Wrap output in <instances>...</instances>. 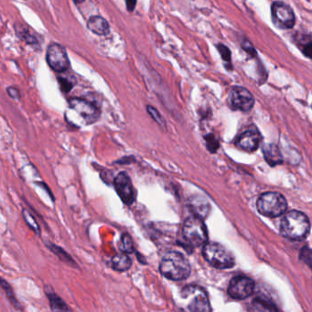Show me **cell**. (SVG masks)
Instances as JSON below:
<instances>
[{"label": "cell", "mask_w": 312, "mask_h": 312, "mask_svg": "<svg viewBox=\"0 0 312 312\" xmlns=\"http://www.w3.org/2000/svg\"><path fill=\"white\" fill-rule=\"evenodd\" d=\"M159 269L166 278L180 281L189 277L191 272L190 265L185 256L178 252H169L162 257Z\"/></svg>", "instance_id": "obj_1"}, {"label": "cell", "mask_w": 312, "mask_h": 312, "mask_svg": "<svg viewBox=\"0 0 312 312\" xmlns=\"http://www.w3.org/2000/svg\"><path fill=\"white\" fill-rule=\"evenodd\" d=\"M310 230L309 220L298 211H291L283 218L280 225L282 236L287 239L300 241L307 237Z\"/></svg>", "instance_id": "obj_2"}, {"label": "cell", "mask_w": 312, "mask_h": 312, "mask_svg": "<svg viewBox=\"0 0 312 312\" xmlns=\"http://www.w3.org/2000/svg\"><path fill=\"white\" fill-rule=\"evenodd\" d=\"M202 256L211 266L218 269L232 268L236 264L230 251L217 243H206L202 249Z\"/></svg>", "instance_id": "obj_3"}, {"label": "cell", "mask_w": 312, "mask_h": 312, "mask_svg": "<svg viewBox=\"0 0 312 312\" xmlns=\"http://www.w3.org/2000/svg\"><path fill=\"white\" fill-rule=\"evenodd\" d=\"M257 210L266 217H279L287 208L286 198L279 192L269 191L266 192L258 198L256 202Z\"/></svg>", "instance_id": "obj_4"}, {"label": "cell", "mask_w": 312, "mask_h": 312, "mask_svg": "<svg viewBox=\"0 0 312 312\" xmlns=\"http://www.w3.org/2000/svg\"><path fill=\"white\" fill-rule=\"evenodd\" d=\"M182 236L188 245L192 247L204 246L208 241V232L202 219L192 216L186 219L182 227Z\"/></svg>", "instance_id": "obj_5"}, {"label": "cell", "mask_w": 312, "mask_h": 312, "mask_svg": "<svg viewBox=\"0 0 312 312\" xmlns=\"http://www.w3.org/2000/svg\"><path fill=\"white\" fill-rule=\"evenodd\" d=\"M181 297L187 300L188 309L190 311L208 312L212 310L207 293L198 286H188L181 292Z\"/></svg>", "instance_id": "obj_6"}, {"label": "cell", "mask_w": 312, "mask_h": 312, "mask_svg": "<svg viewBox=\"0 0 312 312\" xmlns=\"http://www.w3.org/2000/svg\"><path fill=\"white\" fill-rule=\"evenodd\" d=\"M46 61L49 66L56 72H64L70 68V61L65 48L59 43H51L46 52Z\"/></svg>", "instance_id": "obj_7"}, {"label": "cell", "mask_w": 312, "mask_h": 312, "mask_svg": "<svg viewBox=\"0 0 312 312\" xmlns=\"http://www.w3.org/2000/svg\"><path fill=\"white\" fill-rule=\"evenodd\" d=\"M272 21L278 29L290 30L295 22L296 18L291 8L283 2H276L272 5Z\"/></svg>", "instance_id": "obj_8"}, {"label": "cell", "mask_w": 312, "mask_h": 312, "mask_svg": "<svg viewBox=\"0 0 312 312\" xmlns=\"http://www.w3.org/2000/svg\"><path fill=\"white\" fill-rule=\"evenodd\" d=\"M69 106L78 113L86 124H93L100 118V109L93 102L83 98H71L69 100Z\"/></svg>", "instance_id": "obj_9"}, {"label": "cell", "mask_w": 312, "mask_h": 312, "mask_svg": "<svg viewBox=\"0 0 312 312\" xmlns=\"http://www.w3.org/2000/svg\"><path fill=\"white\" fill-rule=\"evenodd\" d=\"M255 290V282L250 277L235 276L228 286V294L235 299H246L250 297Z\"/></svg>", "instance_id": "obj_10"}, {"label": "cell", "mask_w": 312, "mask_h": 312, "mask_svg": "<svg viewBox=\"0 0 312 312\" xmlns=\"http://www.w3.org/2000/svg\"><path fill=\"white\" fill-rule=\"evenodd\" d=\"M231 107L242 112H249L255 105V99L247 89L244 87H234L229 95Z\"/></svg>", "instance_id": "obj_11"}, {"label": "cell", "mask_w": 312, "mask_h": 312, "mask_svg": "<svg viewBox=\"0 0 312 312\" xmlns=\"http://www.w3.org/2000/svg\"><path fill=\"white\" fill-rule=\"evenodd\" d=\"M114 185L118 196L124 203L131 205L135 200L133 185L131 179L126 172H120L114 180Z\"/></svg>", "instance_id": "obj_12"}, {"label": "cell", "mask_w": 312, "mask_h": 312, "mask_svg": "<svg viewBox=\"0 0 312 312\" xmlns=\"http://www.w3.org/2000/svg\"><path fill=\"white\" fill-rule=\"evenodd\" d=\"M261 139V134L258 132V130L249 129L241 134L238 138L237 145L245 151L253 152L259 148Z\"/></svg>", "instance_id": "obj_13"}, {"label": "cell", "mask_w": 312, "mask_h": 312, "mask_svg": "<svg viewBox=\"0 0 312 312\" xmlns=\"http://www.w3.org/2000/svg\"><path fill=\"white\" fill-rule=\"evenodd\" d=\"M188 206L193 215L200 219L207 217L210 213L211 206L208 200L200 195H195L191 197L188 202Z\"/></svg>", "instance_id": "obj_14"}, {"label": "cell", "mask_w": 312, "mask_h": 312, "mask_svg": "<svg viewBox=\"0 0 312 312\" xmlns=\"http://www.w3.org/2000/svg\"><path fill=\"white\" fill-rule=\"evenodd\" d=\"M89 31L99 36H106L110 32V26L108 21L100 16H92L87 21Z\"/></svg>", "instance_id": "obj_15"}, {"label": "cell", "mask_w": 312, "mask_h": 312, "mask_svg": "<svg viewBox=\"0 0 312 312\" xmlns=\"http://www.w3.org/2000/svg\"><path fill=\"white\" fill-rule=\"evenodd\" d=\"M263 153L266 161L272 167L283 162V156L279 148L275 144H268L263 148Z\"/></svg>", "instance_id": "obj_16"}, {"label": "cell", "mask_w": 312, "mask_h": 312, "mask_svg": "<svg viewBox=\"0 0 312 312\" xmlns=\"http://www.w3.org/2000/svg\"><path fill=\"white\" fill-rule=\"evenodd\" d=\"M15 30L18 37L25 41L27 44L31 46L36 47V48L41 46L37 37L31 32L29 28H26L25 26L17 23L15 25Z\"/></svg>", "instance_id": "obj_17"}, {"label": "cell", "mask_w": 312, "mask_h": 312, "mask_svg": "<svg viewBox=\"0 0 312 312\" xmlns=\"http://www.w3.org/2000/svg\"><path fill=\"white\" fill-rule=\"evenodd\" d=\"M45 292H46L48 299L50 301V305H51L52 311H69V310H71L66 303L63 301V299H62V297H59L56 293H54L53 288L51 287V289L48 290L45 287Z\"/></svg>", "instance_id": "obj_18"}, {"label": "cell", "mask_w": 312, "mask_h": 312, "mask_svg": "<svg viewBox=\"0 0 312 312\" xmlns=\"http://www.w3.org/2000/svg\"><path fill=\"white\" fill-rule=\"evenodd\" d=\"M132 266V261L127 254H118L112 258V266L119 272L128 271Z\"/></svg>", "instance_id": "obj_19"}, {"label": "cell", "mask_w": 312, "mask_h": 312, "mask_svg": "<svg viewBox=\"0 0 312 312\" xmlns=\"http://www.w3.org/2000/svg\"><path fill=\"white\" fill-rule=\"evenodd\" d=\"M45 245H46L47 248L52 252L55 256H58L62 262L72 265V266H75V261L73 260V258L61 246H57L51 242H46Z\"/></svg>", "instance_id": "obj_20"}, {"label": "cell", "mask_w": 312, "mask_h": 312, "mask_svg": "<svg viewBox=\"0 0 312 312\" xmlns=\"http://www.w3.org/2000/svg\"><path fill=\"white\" fill-rule=\"evenodd\" d=\"M0 287L4 289L6 295H7V297H8L9 300L11 302V305L15 307L16 309L21 310L22 307H21V303L18 301V299L16 298L15 294H14L13 288L11 287V284L9 282L6 281L5 279L2 278L1 276H0Z\"/></svg>", "instance_id": "obj_21"}, {"label": "cell", "mask_w": 312, "mask_h": 312, "mask_svg": "<svg viewBox=\"0 0 312 312\" xmlns=\"http://www.w3.org/2000/svg\"><path fill=\"white\" fill-rule=\"evenodd\" d=\"M253 307L255 310H266V311H276V306L270 300H267L261 297H257L253 301Z\"/></svg>", "instance_id": "obj_22"}, {"label": "cell", "mask_w": 312, "mask_h": 312, "mask_svg": "<svg viewBox=\"0 0 312 312\" xmlns=\"http://www.w3.org/2000/svg\"><path fill=\"white\" fill-rule=\"evenodd\" d=\"M22 215H23V218H24L26 224L31 228V230L34 231L37 235H41V227L35 219V217L31 215V212L27 210V209H24L22 211Z\"/></svg>", "instance_id": "obj_23"}, {"label": "cell", "mask_w": 312, "mask_h": 312, "mask_svg": "<svg viewBox=\"0 0 312 312\" xmlns=\"http://www.w3.org/2000/svg\"><path fill=\"white\" fill-rule=\"evenodd\" d=\"M119 248L125 254H131V253H133L135 249H134L133 241H132L131 236L128 235V234H124L122 237H121V241H120V244H119Z\"/></svg>", "instance_id": "obj_24"}, {"label": "cell", "mask_w": 312, "mask_h": 312, "mask_svg": "<svg viewBox=\"0 0 312 312\" xmlns=\"http://www.w3.org/2000/svg\"><path fill=\"white\" fill-rule=\"evenodd\" d=\"M58 81H59V84H60V87H61L62 92H69L74 86L73 82H71L70 80H68L67 78H64V77H59Z\"/></svg>", "instance_id": "obj_25"}, {"label": "cell", "mask_w": 312, "mask_h": 312, "mask_svg": "<svg viewBox=\"0 0 312 312\" xmlns=\"http://www.w3.org/2000/svg\"><path fill=\"white\" fill-rule=\"evenodd\" d=\"M148 112L149 113V115L154 118V120L159 124L161 127L165 128V122H164L163 118L159 115V113L153 108V107H148Z\"/></svg>", "instance_id": "obj_26"}, {"label": "cell", "mask_w": 312, "mask_h": 312, "mask_svg": "<svg viewBox=\"0 0 312 312\" xmlns=\"http://www.w3.org/2000/svg\"><path fill=\"white\" fill-rule=\"evenodd\" d=\"M300 259H302L303 262L307 263V266H311V251L307 246H305L302 249L301 253H300Z\"/></svg>", "instance_id": "obj_27"}, {"label": "cell", "mask_w": 312, "mask_h": 312, "mask_svg": "<svg viewBox=\"0 0 312 312\" xmlns=\"http://www.w3.org/2000/svg\"><path fill=\"white\" fill-rule=\"evenodd\" d=\"M217 49H218V51H220L221 56H222V58L224 59V61L227 62H230V50H229L227 47L225 46V45H223V44H219V45L217 46Z\"/></svg>", "instance_id": "obj_28"}, {"label": "cell", "mask_w": 312, "mask_h": 312, "mask_svg": "<svg viewBox=\"0 0 312 312\" xmlns=\"http://www.w3.org/2000/svg\"><path fill=\"white\" fill-rule=\"evenodd\" d=\"M206 140H207V148H208V149L210 150L211 152H215V150L218 149V147H219L218 141L216 140V138L214 136L209 135V136H207Z\"/></svg>", "instance_id": "obj_29"}, {"label": "cell", "mask_w": 312, "mask_h": 312, "mask_svg": "<svg viewBox=\"0 0 312 312\" xmlns=\"http://www.w3.org/2000/svg\"><path fill=\"white\" fill-rule=\"evenodd\" d=\"M7 92H8L9 95H10L11 98H13V99H15V100H19V99L21 98V92L19 91V89H17L16 87H12V86L8 87Z\"/></svg>", "instance_id": "obj_30"}, {"label": "cell", "mask_w": 312, "mask_h": 312, "mask_svg": "<svg viewBox=\"0 0 312 312\" xmlns=\"http://www.w3.org/2000/svg\"><path fill=\"white\" fill-rule=\"evenodd\" d=\"M126 4L128 11H133L136 8L137 0H126Z\"/></svg>", "instance_id": "obj_31"}, {"label": "cell", "mask_w": 312, "mask_h": 312, "mask_svg": "<svg viewBox=\"0 0 312 312\" xmlns=\"http://www.w3.org/2000/svg\"><path fill=\"white\" fill-rule=\"evenodd\" d=\"M74 3H76V4H81L82 2H84L85 0H72Z\"/></svg>", "instance_id": "obj_32"}]
</instances>
